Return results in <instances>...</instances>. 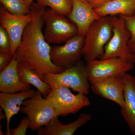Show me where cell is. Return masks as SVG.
Instances as JSON below:
<instances>
[{"label":"cell","mask_w":135,"mask_h":135,"mask_svg":"<svg viewBox=\"0 0 135 135\" xmlns=\"http://www.w3.org/2000/svg\"><path fill=\"white\" fill-rule=\"evenodd\" d=\"M46 8L36 2L31 4L30 13L32 19L26 27L22 42L15 55L18 64L33 70L42 80L45 74L59 73L64 70L55 65L51 60V47L42 31L45 23L42 15Z\"/></svg>","instance_id":"1"},{"label":"cell","mask_w":135,"mask_h":135,"mask_svg":"<svg viewBox=\"0 0 135 135\" xmlns=\"http://www.w3.org/2000/svg\"><path fill=\"white\" fill-rule=\"evenodd\" d=\"M112 34L110 16L102 17L92 23L85 36L82 49V56L87 62L100 58Z\"/></svg>","instance_id":"2"},{"label":"cell","mask_w":135,"mask_h":135,"mask_svg":"<svg viewBox=\"0 0 135 135\" xmlns=\"http://www.w3.org/2000/svg\"><path fill=\"white\" fill-rule=\"evenodd\" d=\"M43 80L51 88L66 87L86 95L89 93L90 88L86 65L81 60L62 72L45 74Z\"/></svg>","instance_id":"3"},{"label":"cell","mask_w":135,"mask_h":135,"mask_svg":"<svg viewBox=\"0 0 135 135\" xmlns=\"http://www.w3.org/2000/svg\"><path fill=\"white\" fill-rule=\"evenodd\" d=\"M110 17L112 36L105 47L103 54L99 59L119 57L135 64V55L127 45L131 33L126 27L125 20L119 16Z\"/></svg>","instance_id":"4"},{"label":"cell","mask_w":135,"mask_h":135,"mask_svg":"<svg viewBox=\"0 0 135 135\" xmlns=\"http://www.w3.org/2000/svg\"><path fill=\"white\" fill-rule=\"evenodd\" d=\"M42 96L41 92L37 90L34 96L25 100L20 108L21 112L25 114L29 118V128L32 131L47 126L53 118L57 117L53 105Z\"/></svg>","instance_id":"5"},{"label":"cell","mask_w":135,"mask_h":135,"mask_svg":"<svg viewBox=\"0 0 135 135\" xmlns=\"http://www.w3.org/2000/svg\"><path fill=\"white\" fill-rule=\"evenodd\" d=\"M65 16L50 8L44 11L42 17L46 23L44 36L48 43H63L78 34L77 27Z\"/></svg>","instance_id":"6"},{"label":"cell","mask_w":135,"mask_h":135,"mask_svg":"<svg viewBox=\"0 0 135 135\" xmlns=\"http://www.w3.org/2000/svg\"><path fill=\"white\" fill-rule=\"evenodd\" d=\"M46 98L55 107L58 117L76 113L83 107L89 106L90 104L86 95L82 93L74 95L69 88L65 86L51 88Z\"/></svg>","instance_id":"7"},{"label":"cell","mask_w":135,"mask_h":135,"mask_svg":"<svg viewBox=\"0 0 135 135\" xmlns=\"http://www.w3.org/2000/svg\"><path fill=\"white\" fill-rule=\"evenodd\" d=\"M134 64L119 57L96 60L86 65L89 81L92 84L101 80L123 75L134 68Z\"/></svg>","instance_id":"8"},{"label":"cell","mask_w":135,"mask_h":135,"mask_svg":"<svg viewBox=\"0 0 135 135\" xmlns=\"http://www.w3.org/2000/svg\"><path fill=\"white\" fill-rule=\"evenodd\" d=\"M85 37L76 35L62 46L51 47L50 56L52 62L64 70L75 65L80 60Z\"/></svg>","instance_id":"9"},{"label":"cell","mask_w":135,"mask_h":135,"mask_svg":"<svg viewBox=\"0 0 135 135\" xmlns=\"http://www.w3.org/2000/svg\"><path fill=\"white\" fill-rule=\"evenodd\" d=\"M31 13L23 16L12 15L2 5L0 7L1 26L7 32L11 42L10 54L14 56L22 42L26 27L31 22Z\"/></svg>","instance_id":"10"},{"label":"cell","mask_w":135,"mask_h":135,"mask_svg":"<svg viewBox=\"0 0 135 135\" xmlns=\"http://www.w3.org/2000/svg\"><path fill=\"white\" fill-rule=\"evenodd\" d=\"M123 75L108 77L92 83L91 90L95 94L113 101L123 109L125 104Z\"/></svg>","instance_id":"11"},{"label":"cell","mask_w":135,"mask_h":135,"mask_svg":"<svg viewBox=\"0 0 135 135\" xmlns=\"http://www.w3.org/2000/svg\"><path fill=\"white\" fill-rule=\"evenodd\" d=\"M67 17L77 27L78 34L84 37L92 23L102 17L84 0H73L72 9Z\"/></svg>","instance_id":"12"},{"label":"cell","mask_w":135,"mask_h":135,"mask_svg":"<svg viewBox=\"0 0 135 135\" xmlns=\"http://www.w3.org/2000/svg\"><path fill=\"white\" fill-rule=\"evenodd\" d=\"M36 91L31 88L15 94L1 92L0 105L5 112L7 121L6 135H11L9 123L12 116L20 111L23 101L33 97Z\"/></svg>","instance_id":"13"},{"label":"cell","mask_w":135,"mask_h":135,"mask_svg":"<svg viewBox=\"0 0 135 135\" xmlns=\"http://www.w3.org/2000/svg\"><path fill=\"white\" fill-rule=\"evenodd\" d=\"M92 116L89 114L81 113L76 120L69 124H63L56 117L47 125L37 130L38 135H72L77 129L91 120Z\"/></svg>","instance_id":"14"},{"label":"cell","mask_w":135,"mask_h":135,"mask_svg":"<svg viewBox=\"0 0 135 135\" xmlns=\"http://www.w3.org/2000/svg\"><path fill=\"white\" fill-rule=\"evenodd\" d=\"M124 80L125 104L121 113L130 130L135 135V77L126 73Z\"/></svg>","instance_id":"15"},{"label":"cell","mask_w":135,"mask_h":135,"mask_svg":"<svg viewBox=\"0 0 135 135\" xmlns=\"http://www.w3.org/2000/svg\"><path fill=\"white\" fill-rule=\"evenodd\" d=\"M18 62L15 55L7 67L0 73V91L15 94L31 88L30 84L22 82L17 69Z\"/></svg>","instance_id":"16"},{"label":"cell","mask_w":135,"mask_h":135,"mask_svg":"<svg viewBox=\"0 0 135 135\" xmlns=\"http://www.w3.org/2000/svg\"><path fill=\"white\" fill-rule=\"evenodd\" d=\"M95 10L101 17L135 14V0H112Z\"/></svg>","instance_id":"17"},{"label":"cell","mask_w":135,"mask_h":135,"mask_svg":"<svg viewBox=\"0 0 135 135\" xmlns=\"http://www.w3.org/2000/svg\"><path fill=\"white\" fill-rule=\"evenodd\" d=\"M17 69L20 80L22 82L32 84L36 87L44 96H47L50 92L51 90L50 86L42 80L33 70L18 63Z\"/></svg>","instance_id":"18"},{"label":"cell","mask_w":135,"mask_h":135,"mask_svg":"<svg viewBox=\"0 0 135 135\" xmlns=\"http://www.w3.org/2000/svg\"><path fill=\"white\" fill-rule=\"evenodd\" d=\"M36 3L43 7L50 9L63 16H67L72 9L73 0H36Z\"/></svg>","instance_id":"19"},{"label":"cell","mask_w":135,"mask_h":135,"mask_svg":"<svg viewBox=\"0 0 135 135\" xmlns=\"http://www.w3.org/2000/svg\"><path fill=\"white\" fill-rule=\"evenodd\" d=\"M1 3L12 15L23 16L30 13V6L25 0H0Z\"/></svg>","instance_id":"20"},{"label":"cell","mask_w":135,"mask_h":135,"mask_svg":"<svg viewBox=\"0 0 135 135\" xmlns=\"http://www.w3.org/2000/svg\"><path fill=\"white\" fill-rule=\"evenodd\" d=\"M124 19L126 27L131 33L127 45L131 52L135 55V14L132 16L120 15Z\"/></svg>","instance_id":"21"},{"label":"cell","mask_w":135,"mask_h":135,"mask_svg":"<svg viewBox=\"0 0 135 135\" xmlns=\"http://www.w3.org/2000/svg\"><path fill=\"white\" fill-rule=\"evenodd\" d=\"M10 40L7 32L0 26V52L10 54Z\"/></svg>","instance_id":"22"},{"label":"cell","mask_w":135,"mask_h":135,"mask_svg":"<svg viewBox=\"0 0 135 135\" xmlns=\"http://www.w3.org/2000/svg\"><path fill=\"white\" fill-rule=\"evenodd\" d=\"M30 120L27 116L22 118L19 126L16 128L10 129L11 135H26L27 130L29 128Z\"/></svg>","instance_id":"23"},{"label":"cell","mask_w":135,"mask_h":135,"mask_svg":"<svg viewBox=\"0 0 135 135\" xmlns=\"http://www.w3.org/2000/svg\"><path fill=\"white\" fill-rule=\"evenodd\" d=\"M13 57L11 54L0 52V73L9 65Z\"/></svg>","instance_id":"24"},{"label":"cell","mask_w":135,"mask_h":135,"mask_svg":"<svg viewBox=\"0 0 135 135\" xmlns=\"http://www.w3.org/2000/svg\"><path fill=\"white\" fill-rule=\"evenodd\" d=\"M94 9H96L112 0H84Z\"/></svg>","instance_id":"25"},{"label":"cell","mask_w":135,"mask_h":135,"mask_svg":"<svg viewBox=\"0 0 135 135\" xmlns=\"http://www.w3.org/2000/svg\"><path fill=\"white\" fill-rule=\"evenodd\" d=\"M3 110V109L1 107V109H0V120H1L3 119H5V118L6 119V115H5V113H3L2 112Z\"/></svg>","instance_id":"26"},{"label":"cell","mask_w":135,"mask_h":135,"mask_svg":"<svg viewBox=\"0 0 135 135\" xmlns=\"http://www.w3.org/2000/svg\"><path fill=\"white\" fill-rule=\"evenodd\" d=\"M28 4L31 5L33 2L34 0H25Z\"/></svg>","instance_id":"27"},{"label":"cell","mask_w":135,"mask_h":135,"mask_svg":"<svg viewBox=\"0 0 135 135\" xmlns=\"http://www.w3.org/2000/svg\"><path fill=\"white\" fill-rule=\"evenodd\" d=\"M1 127H0V135H4V133H3L2 131L1 130Z\"/></svg>","instance_id":"28"}]
</instances>
